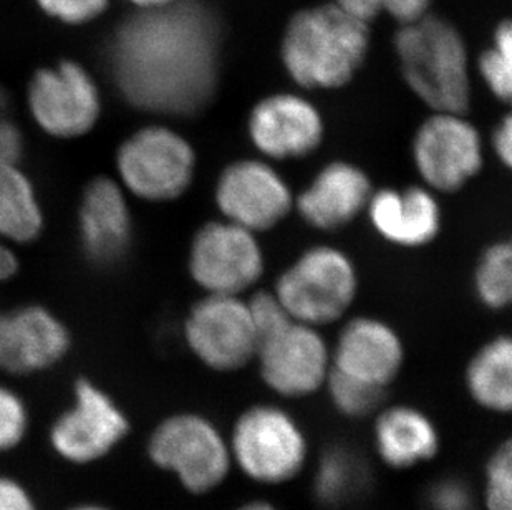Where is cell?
<instances>
[{"mask_svg": "<svg viewBox=\"0 0 512 510\" xmlns=\"http://www.w3.org/2000/svg\"><path fill=\"white\" fill-rule=\"evenodd\" d=\"M223 30L201 0L136 12L115 30L108 60L121 95L141 110L196 115L218 90Z\"/></svg>", "mask_w": 512, "mask_h": 510, "instance_id": "cell-1", "label": "cell"}, {"mask_svg": "<svg viewBox=\"0 0 512 510\" xmlns=\"http://www.w3.org/2000/svg\"><path fill=\"white\" fill-rule=\"evenodd\" d=\"M370 49V27L334 2L290 17L281 44L285 72L304 90H339L352 82Z\"/></svg>", "mask_w": 512, "mask_h": 510, "instance_id": "cell-2", "label": "cell"}, {"mask_svg": "<svg viewBox=\"0 0 512 510\" xmlns=\"http://www.w3.org/2000/svg\"><path fill=\"white\" fill-rule=\"evenodd\" d=\"M395 50L403 80L418 100L431 111L468 115L469 55L455 25L431 14L400 25Z\"/></svg>", "mask_w": 512, "mask_h": 510, "instance_id": "cell-3", "label": "cell"}, {"mask_svg": "<svg viewBox=\"0 0 512 510\" xmlns=\"http://www.w3.org/2000/svg\"><path fill=\"white\" fill-rule=\"evenodd\" d=\"M357 265L339 247L312 246L285 267L274 294L295 322L322 328L339 322L355 304Z\"/></svg>", "mask_w": 512, "mask_h": 510, "instance_id": "cell-4", "label": "cell"}, {"mask_svg": "<svg viewBox=\"0 0 512 510\" xmlns=\"http://www.w3.org/2000/svg\"><path fill=\"white\" fill-rule=\"evenodd\" d=\"M232 464L261 486L294 481L309 461V439L279 405H254L236 419L229 436Z\"/></svg>", "mask_w": 512, "mask_h": 510, "instance_id": "cell-5", "label": "cell"}, {"mask_svg": "<svg viewBox=\"0 0 512 510\" xmlns=\"http://www.w3.org/2000/svg\"><path fill=\"white\" fill-rule=\"evenodd\" d=\"M148 458L193 496L216 491L234 467L229 439L196 413L174 414L158 424L148 441Z\"/></svg>", "mask_w": 512, "mask_h": 510, "instance_id": "cell-6", "label": "cell"}, {"mask_svg": "<svg viewBox=\"0 0 512 510\" xmlns=\"http://www.w3.org/2000/svg\"><path fill=\"white\" fill-rule=\"evenodd\" d=\"M481 131L466 115L433 111L411 141V161L421 184L436 194H455L478 178L484 166Z\"/></svg>", "mask_w": 512, "mask_h": 510, "instance_id": "cell-7", "label": "cell"}, {"mask_svg": "<svg viewBox=\"0 0 512 510\" xmlns=\"http://www.w3.org/2000/svg\"><path fill=\"white\" fill-rule=\"evenodd\" d=\"M264 385L285 400H300L324 390L332 371V348L320 328L290 320L257 343Z\"/></svg>", "mask_w": 512, "mask_h": 510, "instance_id": "cell-8", "label": "cell"}, {"mask_svg": "<svg viewBox=\"0 0 512 510\" xmlns=\"http://www.w3.org/2000/svg\"><path fill=\"white\" fill-rule=\"evenodd\" d=\"M116 164L131 193L148 201H168L189 188L196 169V154L176 131L150 126L125 141Z\"/></svg>", "mask_w": 512, "mask_h": 510, "instance_id": "cell-9", "label": "cell"}, {"mask_svg": "<svg viewBox=\"0 0 512 510\" xmlns=\"http://www.w3.org/2000/svg\"><path fill=\"white\" fill-rule=\"evenodd\" d=\"M266 255L257 234L226 221L199 229L189 252V272L208 295H241L264 275Z\"/></svg>", "mask_w": 512, "mask_h": 510, "instance_id": "cell-10", "label": "cell"}, {"mask_svg": "<svg viewBox=\"0 0 512 510\" xmlns=\"http://www.w3.org/2000/svg\"><path fill=\"white\" fill-rule=\"evenodd\" d=\"M214 196L226 221L254 234L272 231L294 211V191L284 174L264 158L229 164L219 176Z\"/></svg>", "mask_w": 512, "mask_h": 510, "instance_id": "cell-11", "label": "cell"}, {"mask_svg": "<svg viewBox=\"0 0 512 510\" xmlns=\"http://www.w3.org/2000/svg\"><path fill=\"white\" fill-rule=\"evenodd\" d=\"M30 115L49 135L77 138L92 130L102 98L92 73L73 60L40 68L30 80Z\"/></svg>", "mask_w": 512, "mask_h": 510, "instance_id": "cell-12", "label": "cell"}, {"mask_svg": "<svg viewBox=\"0 0 512 510\" xmlns=\"http://www.w3.org/2000/svg\"><path fill=\"white\" fill-rule=\"evenodd\" d=\"M130 423L115 401L90 381L75 388L73 405L50 429V446L73 466L102 461L126 438Z\"/></svg>", "mask_w": 512, "mask_h": 510, "instance_id": "cell-13", "label": "cell"}, {"mask_svg": "<svg viewBox=\"0 0 512 510\" xmlns=\"http://www.w3.org/2000/svg\"><path fill=\"white\" fill-rule=\"evenodd\" d=\"M184 335L194 355L216 371L241 370L256 358V327L247 300L239 295H208L198 302Z\"/></svg>", "mask_w": 512, "mask_h": 510, "instance_id": "cell-14", "label": "cell"}, {"mask_svg": "<svg viewBox=\"0 0 512 510\" xmlns=\"http://www.w3.org/2000/svg\"><path fill=\"white\" fill-rule=\"evenodd\" d=\"M247 135L261 158L271 163L297 161L317 153L324 143V116L299 93H272L252 106Z\"/></svg>", "mask_w": 512, "mask_h": 510, "instance_id": "cell-15", "label": "cell"}, {"mask_svg": "<svg viewBox=\"0 0 512 510\" xmlns=\"http://www.w3.org/2000/svg\"><path fill=\"white\" fill-rule=\"evenodd\" d=\"M405 343L390 323L372 315L348 318L332 348V370L387 390L405 365Z\"/></svg>", "mask_w": 512, "mask_h": 510, "instance_id": "cell-16", "label": "cell"}, {"mask_svg": "<svg viewBox=\"0 0 512 510\" xmlns=\"http://www.w3.org/2000/svg\"><path fill=\"white\" fill-rule=\"evenodd\" d=\"M373 191L372 179L362 166L335 159L295 194L294 211L315 231H340L367 212Z\"/></svg>", "mask_w": 512, "mask_h": 510, "instance_id": "cell-17", "label": "cell"}, {"mask_svg": "<svg viewBox=\"0 0 512 510\" xmlns=\"http://www.w3.org/2000/svg\"><path fill=\"white\" fill-rule=\"evenodd\" d=\"M365 214L380 239L401 249L430 246L443 229L438 194L423 184L373 191Z\"/></svg>", "mask_w": 512, "mask_h": 510, "instance_id": "cell-18", "label": "cell"}, {"mask_svg": "<svg viewBox=\"0 0 512 510\" xmlns=\"http://www.w3.org/2000/svg\"><path fill=\"white\" fill-rule=\"evenodd\" d=\"M67 348V330L44 308H20L0 315V370H45L60 360Z\"/></svg>", "mask_w": 512, "mask_h": 510, "instance_id": "cell-19", "label": "cell"}, {"mask_svg": "<svg viewBox=\"0 0 512 510\" xmlns=\"http://www.w3.org/2000/svg\"><path fill=\"white\" fill-rule=\"evenodd\" d=\"M373 448L385 466L408 471L433 461L440 454V429L423 409L411 405L388 406L375 416Z\"/></svg>", "mask_w": 512, "mask_h": 510, "instance_id": "cell-20", "label": "cell"}, {"mask_svg": "<svg viewBox=\"0 0 512 510\" xmlns=\"http://www.w3.org/2000/svg\"><path fill=\"white\" fill-rule=\"evenodd\" d=\"M130 239V211L121 189L110 179L93 181L80 207V241L88 259L97 265L116 264Z\"/></svg>", "mask_w": 512, "mask_h": 510, "instance_id": "cell-21", "label": "cell"}, {"mask_svg": "<svg viewBox=\"0 0 512 510\" xmlns=\"http://www.w3.org/2000/svg\"><path fill=\"white\" fill-rule=\"evenodd\" d=\"M464 388L484 411L512 414V335L489 338L473 353L464 368Z\"/></svg>", "mask_w": 512, "mask_h": 510, "instance_id": "cell-22", "label": "cell"}, {"mask_svg": "<svg viewBox=\"0 0 512 510\" xmlns=\"http://www.w3.org/2000/svg\"><path fill=\"white\" fill-rule=\"evenodd\" d=\"M42 229V211L34 188L14 166L0 168V280L17 270V259L5 242H29Z\"/></svg>", "mask_w": 512, "mask_h": 510, "instance_id": "cell-23", "label": "cell"}, {"mask_svg": "<svg viewBox=\"0 0 512 510\" xmlns=\"http://www.w3.org/2000/svg\"><path fill=\"white\" fill-rule=\"evenodd\" d=\"M370 469L362 454L348 444L324 449L315 466L312 496L324 509H340L367 492Z\"/></svg>", "mask_w": 512, "mask_h": 510, "instance_id": "cell-24", "label": "cell"}, {"mask_svg": "<svg viewBox=\"0 0 512 510\" xmlns=\"http://www.w3.org/2000/svg\"><path fill=\"white\" fill-rule=\"evenodd\" d=\"M473 292L489 310L512 307V237L489 244L473 270Z\"/></svg>", "mask_w": 512, "mask_h": 510, "instance_id": "cell-25", "label": "cell"}, {"mask_svg": "<svg viewBox=\"0 0 512 510\" xmlns=\"http://www.w3.org/2000/svg\"><path fill=\"white\" fill-rule=\"evenodd\" d=\"M478 72L491 95L512 106V19L494 30L493 44L479 55Z\"/></svg>", "mask_w": 512, "mask_h": 510, "instance_id": "cell-26", "label": "cell"}, {"mask_svg": "<svg viewBox=\"0 0 512 510\" xmlns=\"http://www.w3.org/2000/svg\"><path fill=\"white\" fill-rule=\"evenodd\" d=\"M324 390H327L330 403L337 413L348 419H365L377 414L382 409L387 391L335 370L330 371Z\"/></svg>", "mask_w": 512, "mask_h": 510, "instance_id": "cell-27", "label": "cell"}, {"mask_svg": "<svg viewBox=\"0 0 512 510\" xmlns=\"http://www.w3.org/2000/svg\"><path fill=\"white\" fill-rule=\"evenodd\" d=\"M483 501L488 510H512V436L484 464Z\"/></svg>", "mask_w": 512, "mask_h": 510, "instance_id": "cell-28", "label": "cell"}, {"mask_svg": "<svg viewBox=\"0 0 512 510\" xmlns=\"http://www.w3.org/2000/svg\"><path fill=\"white\" fill-rule=\"evenodd\" d=\"M35 4L58 24L80 27L100 19L112 0H35Z\"/></svg>", "mask_w": 512, "mask_h": 510, "instance_id": "cell-29", "label": "cell"}, {"mask_svg": "<svg viewBox=\"0 0 512 510\" xmlns=\"http://www.w3.org/2000/svg\"><path fill=\"white\" fill-rule=\"evenodd\" d=\"M29 413L24 401L5 386H0V454L9 453L25 439Z\"/></svg>", "mask_w": 512, "mask_h": 510, "instance_id": "cell-30", "label": "cell"}, {"mask_svg": "<svg viewBox=\"0 0 512 510\" xmlns=\"http://www.w3.org/2000/svg\"><path fill=\"white\" fill-rule=\"evenodd\" d=\"M430 510H474L473 487L458 476H445L431 482L425 492Z\"/></svg>", "mask_w": 512, "mask_h": 510, "instance_id": "cell-31", "label": "cell"}, {"mask_svg": "<svg viewBox=\"0 0 512 510\" xmlns=\"http://www.w3.org/2000/svg\"><path fill=\"white\" fill-rule=\"evenodd\" d=\"M249 310H251L252 322L256 327L257 343L262 337H266L269 333L277 332L279 328L284 327L290 320L289 312L285 310L281 300L277 299L274 290H261L257 294L252 295L247 300Z\"/></svg>", "mask_w": 512, "mask_h": 510, "instance_id": "cell-32", "label": "cell"}, {"mask_svg": "<svg viewBox=\"0 0 512 510\" xmlns=\"http://www.w3.org/2000/svg\"><path fill=\"white\" fill-rule=\"evenodd\" d=\"M0 510H39L32 492L15 477L0 474Z\"/></svg>", "mask_w": 512, "mask_h": 510, "instance_id": "cell-33", "label": "cell"}, {"mask_svg": "<svg viewBox=\"0 0 512 510\" xmlns=\"http://www.w3.org/2000/svg\"><path fill=\"white\" fill-rule=\"evenodd\" d=\"M431 0H380L382 12L406 25L430 14Z\"/></svg>", "mask_w": 512, "mask_h": 510, "instance_id": "cell-34", "label": "cell"}, {"mask_svg": "<svg viewBox=\"0 0 512 510\" xmlns=\"http://www.w3.org/2000/svg\"><path fill=\"white\" fill-rule=\"evenodd\" d=\"M491 150L499 163L512 173V106L499 120L491 135Z\"/></svg>", "mask_w": 512, "mask_h": 510, "instance_id": "cell-35", "label": "cell"}, {"mask_svg": "<svg viewBox=\"0 0 512 510\" xmlns=\"http://www.w3.org/2000/svg\"><path fill=\"white\" fill-rule=\"evenodd\" d=\"M22 153V138L12 123L0 118V168L14 166Z\"/></svg>", "mask_w": 512, "mask_h": 510, "instance_id": "cell-36", "label": "cell"}, {"mask_svg": "<svg viewBox=\"0 0 512 510\" xmlns=\"http://www.w3.org/2000/svg\"><path fill=\"white\" fill-rule=\"evenodd\" d=\"M330 2H334L343 12L368 25L382 12L380 0H330Z\"/></svg>", "mask_w": 512, "mask_h": 510, "instance_id": "cell-37", "label": "cell"}, {"mask_svg": "<svg viewBox=\"0 0 512 510\" xmlns=\"http://www.w3.org/2000/svg\"><path fill=\"white\" fill-rule=\"evenodd\" d=\"M128 2L135 7L136 12H150V10H160L165 9V7H170L176 0H128Z\"/></svg>", "mask_w": 512, "mask_h": 510, "instance_id": "cell-38", "label": "cell"}, {"mask_svg": "<svg viewBox=\"0 0 512 510\" xmlns=\"http://www.w3.org/2000/svg\"><path fill=\"white\" fill-rule=\"evenodd\" d=\"M236 510H282L279 507L274 506L271 502L267 501H249L242 506L237 507Z\"/></svg>", "mask_w": 512, "mask_h": 510, "instance_id": "cell-39", "label": "cell"}, {"mask_svg": "<svg viewBox=\"0 0 512 510\" xmlns=\"http://www.w3.org/2000/svg\"><path fill=\"white\" fill-rule=\"evenodd\" d=\"M68 510H112L105 506H98V504H80V506L72 507Z\"/></svg>", "mask_w": 512, "mask_h": 510, "instance_id": "cell-40", "label": "cell"}]
</instances>
